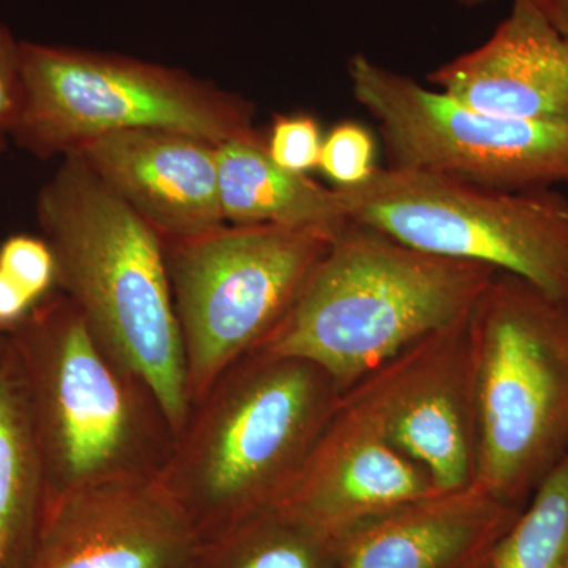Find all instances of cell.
Instances as JSON below:
<instances>
[{"label": "cell", "mask_w": 568, "mask_h": 568, "mask_svg": "<svg viewBox=\"0 0 568 568\" xmlns=\"http://www.w3.org/2000/svg\"><path fill=\"white\" fill-rule=\"evenodd\" d=\"M342 395L312 362L253 351L193 403L160 480L203 544L282 503Z\"/></svg>", "instance_id": "obj_1"}, {"label": "cell", "mask_w": 568, "mask_h": 568, "mask_svg": "<svg viewBox=\"0 0 568 568\" xmlns=\"http://www.w3.org/2000/svg\"><path fill=\"white\" fill-rule=\"evenodd\" d=\"M36 216L54 254L55 290L153 388L179 436L192 399L162 237L77 155L43 183Z\"/></svg>", "instance_id": "obj_2"}, {"label": "cell", "mask_w": 568, "mask_h": 568, "mask_svg": "<svg viewBox=\"0 0 568 568\" xmlns=\"http://www.w3.org/2000/svg\"><path fill=\"white\" fill-rule=\"evenodd\" d=\"M497 272L351 223L254 351L312 362L345 394L469 312Z\"/></svg>", "instance_id": "obj_3"}, {"label": "cell", "mask_w": 568, "mask_h": 568, "mask_svg": "<svg viewBox=\"0 0 568 568\" xmlns=\"http://www.w3.org/2000/svg\"><path fill=\"white\" fill-rule=\"evenodd\" d=\"M9 332L28 386L48 506L93 485L162 476L178 443L162 399L100 343L61 291L44 295Z\"/></svg>", "instance_id": "obj_4"}, {"label": "cell", "mask_w": 568, "mask_h": 568, "mask_svg": "<svg viewBox=\"0 0 568 568\" xmlns=\"http://www.w3.org/2000/svg\"><path fill=\"white\" fill-rule=\"evenodd\" d=\"M476 481L523 507L568 452V302L497 272L469 315Z\"/></svg>", "instance_id": "obj_5"}, {"label": "cell", "mask_w": 568, "mask_h": 568, "mask_svg": "<svg viewBox=\"0 0 568 568\" xmlns=\"http://www.w3.org/2000/svg\"><path fill=\"white\" fill-rule=\"evenodd\" d=\"M21 71L24 102L13 142L36 159H63L130 130H173L215 144L261 134L252 100L175 67L21 41Z\"/></svg>", "instance_id": "obj_6"}, {"label": "cell", "mask_w": 568, "mask_h": 568, "mask_svg": "<svg viewBox=\"0 0 568 568\" xmlns=\"http://www.w3.org/2000/svg\"><path fill=\"white\" fill-rule=\"evenodd\" d=\"M336 190L353 223L420 252L519 276L568 302V200L556 190L506 192L388 166Z\"/></svg>", "instance_id": "obj_7"}, {"label": "cell", "mask_w": 568, "mask_h": 568, "mask_svg": "<svg viewBox=\"0 0 568 568\" xmlns=\"http://www.w3.org/2000/svg\"><path fill=\"white\" fill-rule=\"evenodd\" d=\"M332 241L267 224L163 241L192 405L274 331Z\"/></svg>", "instance_id": "obj_8"}, {"label": "cell", "mask_w": 568, "mask_h": 568, "mask_svg": "<svg viewBox=\"0 0 568 568\" xmlns=\"http://www.w3.org/2000/svg\"><path fill=\"white\" fill-rule=\"evenodd\" d=\"M355 102L377 123L388 168L506 192L568 183V125L474 110L365 54L347 63Z\"/></svg>", "instance_id": "obj_9"}, {"label": "cell", "mask_w": 568, "mask_h": 568, "mask_svg": "<svg viewBox=\"0 0 568 568\" xmlns=\"http://www.w3.org/2000/svg\"><path fill=\"white\" fill-rule=\"evenodd\" d=\"M470 310L343 394L379 424L439 493L476 481Z\"/></svg>", "instance_id": "obj_10"}, {"label": "cell", "mask_w": 568, "mask_h": 568, "mask_svg": "<svg viewBox=\"0 0 568 568\" xmlns=\"http://www.w3.org/2000/svg\"><path fill=\"white\" fill-rule=\"evenodd\" d=\"M203 540L160 478L78 489L47 508L24 568H200Z\"/></svg>", "instance_id": "obj_11"}, {"label": "cell", "mask_w": 568, "mask_h": 568, "mask_svg": "<svg viewBox=\"0 0 568 568\" xmlns=\"http://www.w3.org/2000/svg\"><path fill=\"white\" fill-rule=\"evenodd\" d=\"M436 493L425 470L342 395L301 476L278 504L345 536L368 519Z\"/></svg>", "instance_id": "obj_12"}, {"label": "cell", "mask_w": 568, "mask_h": 568, "mask_svg": "<svg viewBox=\"0 0 568 568\" xmlns=\"http://www.w3.org/2000/svg\"><path fill=\"white\" fill-rule=\"evenodd\" d=\"M215 142L173 130H130L82 145L80 156L163 241L212 233L224 222Z\"/></svg>", "instance_id": "obj_13"}, {"label": "cell", "mask_w": 568, "mask_h": 568, "mask_svg": "<svg viewBox=\"0 0 568 568\" xmlns=\"http://www.w3.org/2000/svg\"><path fill=\"white\" fill-rule=\"evenodd\" d=\"M426 81L474 110L568 125V41L525 0H514L484 43L429 71Z\"/></svg>", "instance_id": "obj_14"}, {"label": "cell", "mask_w": 568, "mask_h": 568, "mask_svg": "<svg viewBox=\"0 0 568 568\" xmlns=\"http://www.w3.org/2000/svg\"><path fill=\"white\" fill-rule=\"evenodd\" d=\"M519 510L476 484L436 493L347 530L336 568H489Z\"/></svg>", "instance_id": "obj_15"}, {"label": "cell", "mask_w": 568, "mask_h": 568, "mask_svg": "<svg viewBox=\"0 0 568 568\" xmlns=\"http://www.w3.org/2000/svg\"><path fill=\"white\" fill-rule=\"evenodd\" d=\"M216 164L227 224L294 227L335 239L353 223L338 190L278 166L265 151L263 133L216 145Z\"/></svg>", "instance_id": "obj_16"}, {"label": "cell", "mask_w": 568, "mask_h": 568, "mask_svg": "<svg viewBox=\"0 0 568 568\" xmlns=\"http://www.w3.org/2000/svg\"><path fill=\"white\" fill-rule=\"evenodd\" d=\"M48 507L47 477L24 372L0 331V568H24Z\"/></svg>", "instance_id": "obj_17"}, {"label": "cell", "mask_w": 568, "mask_h": 568, "mask_svg": "<svg viewBox=\"0 0 568 568\" xmlns=\"http://www.w3.org/2000/svg\"><path fill=\"white\" fill-rule=\"evenodd\" d=\"M342 537L276 504L204 541L200 568H336Z\"/></svg>", "instance_id": "obj_18"}, {"label": "cell", "mask_w": 568, "mask_h": 568, "mask_svg": "<svg viewBox=\"0 0 568 568\" xmlns=\"http://www.w3.org/2000/svg\"><path fill=\"white\" fill-rule=\"evenodd\" d=\"M489 568H568V452L500 538Z\"/></svg>", "instance_id": "obj_19"}, {"label": "cell", "mask_w": 568, "mask_h": 568, "mask_svg": "<svg viewBox=\"0 0 568 568\" xmlns=\"http://www.w3.org/2000/svg\"><path fill=\"white\" fill-rule=\"evenodd\" d=\"M376 152L375 136L365 125L338 122L324 136L317 168L334 182L335 189H353L369 181L379 170Z\"/></svg>", "instance_id": "obj_20"}, {"label": "cell", "mask_w": 568, "mask_h": 568, "mask_svg": "<svg viewBox=\"0 0 568 568\" xmlns=\"http://www.w3.org/2000/svg\"><path fill=\"white\" fill-rule=\"evenodd\" d=\"M323 130L308 112L275 115L265 136V151L283 170L306 174L320 166Z\"/></svg>", "instance_id": "obj_21"}, {"label": "cell", "mask_w": 568, "mask_h": 568, "mask_svg": "<svg viewBox=\"0 0 568 568\" xmlns=\"http://www.w3.org/2000/svg\"><path fill=\"white\" fill-rule=\"evenodd\" d=\"M0 272L39 304L44 295L55 290V261L43 237L11 235L0 245Z\"/></svg>", "instance_id": "obj_22"}, {"label": "cell", "mask_w": 568, "mask_h": 568, "mask_svg": "<svg viewBox=\"0 0 568 568\" xmlns=\"http://www.w3.org/2000/svg\"><path fill=\"white\" fill-rule=\"evenodd\" d=\"M24 102L21 41L0 22V156L9 149Z\"/></svg>", "instance_id": "obj_23"}, {"label": "cell", "mask_w": 568, "mask_h": 568, "mask_svg": "<svg viewBox=\"0 0 568 568\" xmlns=\"http://www.w3.org/2000/svg\"><path fill=\"white\" fill-rule=\"evenodd\" d=\"M13 280L0 272V328L10 331L36 306Z\"/></svg>", "instance_id": "obj_24"}, {"label": "cell", "mask_w": 568, "mask_h": 568, "mask_svg": "<svg viewBox=\"0 0 568 568\" xmlns=\"http://www.w3.org/2000/svg\"><path fill=\"white\" fill-rule=\"evenodd\" d=\"M568 41V0H525Z\"/></svg>", "instance_id": "obj_25"}, {"label": "cell", "mask_w": 568, "mask_h": 568, "mask_svg": "<svg viewBox=\"0 0 568 568\" xmlns=\"http://www.w3.org/2000/svg\"><path fill=\"white\" fill-rule=\"evenodd\" d=\"M457 2L465 9H478V7L487 6L491 0H457Z\"/></svg>", "instance_id": "obj_26"}, {"label": "cell", "mask_w": 568, "mask_h": 568, "mask_svg": "<svg viewBox=\"0 0 568 568\" xmlns=\"http://www.w3.org/2000/svg\"><path fill=\"white\" fill-rule=\"evenodd\" d=\"M0 331H2V328H0Z\"/></svg>", "instance_id": "obj_27"}]
</instances>
